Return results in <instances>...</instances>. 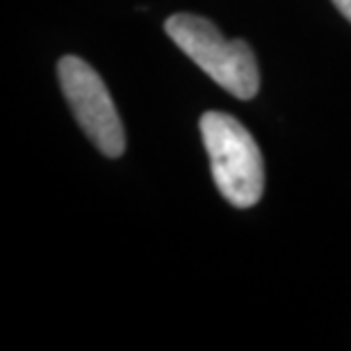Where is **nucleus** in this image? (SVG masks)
Wrapping results in <instances>:
<instances>
[{
	"mask_svg": "<svg viewBox=\"0 0 351 351\" xmlns=\"http://www.w3.org/2000/svg\"><path fill=\"white\" fill-rule=\"evenodd\" d=\"M333 5L338 7V12L351 23V0H333Z\"/></svg>",
	"mask_w": 351,
	"mask_h": 351,
	"instance_id": "20e7f679",
	"label": "nucleus"
},
{
	"mask_svg": "<svg viewBox=\"0 0 351 351\" xmlns=\"http://www.w3.org/2000/svg\"><path fill=\"white\" fill-rule=\"evenodd\" d=\"M199 128L221 196L235 208L256 206L265 189V165L251 132L223 112H206Z\"/></svg>",
	"mask_w": 351,
	"mask_h": 351,
	"instance_id": "f03ea898",
	"label": "nucleus"
},
{
	"mask_svg": "<svg viewBox=\"0 0 351 351\" xmlns=\"http://www.w3.org/2000/svg\"><path fill=\"white\" fill-rule=\"evenodd\" d=\"M58 75L75 121L96 149L108 158L123 156V125L101 75L75 55L60 60Z\"/></svg>",
	"mask_w": 351,
	"mask_h": 351,
	"instance_id": "7ed1b4c3",
	"label": "nucleus"
},
{
	"mask_svg": "<svg viewBox=\"0 0 351 351\" xmlns=\"http://www.w3.org/2000/svg\"><path fill=\"white\" fill-rule=\"evenodd\" d=\"M165 30L173 44L228 94L240 101L258 94V62L244 41L223 39L219 27L194 14H173L167 19Z\"/></svg>",
	"mask_w": 351,
	"mask_h": 351,
	"instance_id": "f257e3e1",
	"label": "nucleus"
}]
</instances>
